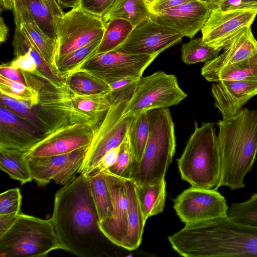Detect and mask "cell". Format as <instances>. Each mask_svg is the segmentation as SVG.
I'll return each instance as SVG.
<instances>
[{
    "label": "cell",
    "mask_w": 257,
    "mask_h": 257,
    "mask_svg": "<svg viewBox=\"0 0 257 257\" xmlns=\"http://www.w3.org/2000/svg\"><path fill=\"white\" fill-rule=\"evenodd\" d=\"M50 218L63 250L80 257L103 253L100 241L105 236L84 175L80 174L56 192Z\"/></svg>",
    "instance_id": "6da1fadb"
},
{
    "label": "cell",
    "mask_w": 257,
    "mask_h": 257,
    "mask_svg": "<svg viewBox=\"0 0 257 257\" xmlns=\"http://www.w3.org/2000/svg\"><path fill=\"white\" fill-rule=\"evenodd\" d=\"M168 240L185 257L257 256V227L227 216L186 223Z\"/></svg>",
    "instance_id": "7a4b0ae2"
},
{
    "label": "cell",
    "mask_w": 257,
    "mask_h": 257,
    "mask_svg": "<svg viewBox=\"0 0 257 257\" xmlns=\"http://www.w3.org/2000/svg\"><path fill=\"white\" fill-rule=\"evenodd\" d=\"M217 124L222 163L218 188H243L245 177L251 170L257 154V109H241Z\"/></svg>",
    "instance_id": "3957f363"
},
{
    "label": "cell",
    "mask_w": 257,
    "mask_h": 257,
    "mask_svg": "<svg viewBox=\"0 0 257 257\" xmlns=\"http://www.w3.org/2000/svg\"><path fill=\"white\" fill-rule=\"evenodd\" d=\"M147 113L148 141L141 159L134 163L130 178L137 185L164 179L176 149L175 127L169 109L156 108Z\"/></svg>",
    "instance_id": "277c9868"
},
{
    "label": "cell",
    "mask_w": 257,
    "mask_h": 257,
    "mask_svg": "<svg viewBox=\"0 0 257 257\" xmlns=\"http://www.w3.org/2000/svg\"><path fill=\"white\" fill-rule=\"evenodd\" d=\"M214 124L195 123L181 157L177 160L181 178L192 186L217 190L222 163Z\"/></svg>",
    "instance_id": "5b68a950"
},
{
    "label": "cell",
    "mask_w": 257,
    "mask_h": 257,
    "mask_svg": "<svg viewBox=\"0 0 257 257\" xmlns=\"http://www.w3.org/2000/svg\"><path fill=\"white\" fill-rule=\"evenodd\" d=\"M62 249L51 220L21 212L13 225L0 237L1 257H42Z\"/></svg>",
    "instance_id": "8992f818"
},
{
    "label": "cell",
    "mask_w": 257,
    "mask_h": 257,
    "mask_svg": "<svg viewBox=\"0 0 257 257\" xmlns=\"http://www.w3.org/2000/svg\"><path fill=\"white\" fill-rule=\"evenodd\" d=\"M137 82L124 89L111 91V105L95 129L79 173L88 175L107 152L120 146L123 141L136 116L125 115L124 112Z\"/></svg>",
    "instance_id": "52a82bcc"
},
{
    "label": "cell",
    "mask_w": 257,
    "mask_h": 257,
    "mask_svg": "<svg viewBox=\"0 0 257 257\" xmlns=\"http://www.w3.org/2000/svg\"><path fill=\"white\" fill-rule=\"evenodd\" d=\"M187 96L174 75L157 71L138 80L124 114L137 116L149 110L177 105Z\"/></svg>",
    "instance_id": "ba28073f"
},
{
    "label": "cell",
    "mask_w": 257,
    "mask_h": 257,
    "mask_svg": "<svg viewBox=\"0 0 257 257\" xmlns=\"http://www.w3.org/2000/svg\"><path fill=\"white\" fill-rule=\"evenodd\" d=\"M33 107L46 125L43 137L76 123H90L97 127L89 117L74 106L71 92L65 82L54 84L47 82L39 91V103Z\"/></svg>",
    "instance_id": "9c48e42d"
},
{
    "label": "cell",
    "mask_w": 257,
    "mask_h": 257,
    "mask_svg": "<svg viewBox=\"0 0 257 257\" xmlns=\"http://www.w3.org/2000/svg\"><path fill=\"white\" fill-rule=\"evenodd\" d=\"M105 26L101 18L79 6L64 13L56 21L57 59L102 38Z\"/></svg>",
    "instance_id": "30bf717a"
},
{
    "label": "cell",
    "mask_w": 257,
    "mask_h": 257,
    "mask_svg": "<svg viewBox=\"0 0 257 257\" xmlns=\"http://www.w3.org/2000/svg\"><path fill=\"white\" fill-rule=\"evenodd\" d=\"M157 56L137 54L116 49L95 54L78 70L88 72L109 85L125 78H140Z\"/></svg>",
    "instance_id": "8fae6325"
},
{
    "label": "cell",
    "mask_w": 257,
    "mask_h": 257,
    "mask_svg": "<svg viewBox=\"0 0 257 257\" xmlns=\"http://www.w3.org/2000/svg\"><path fill=\"white\" fill-rule=\"evenodd\" d=\"M173 207L186 224L227 216L229 206L217 190L192 186L175 198Z\"/></svg>",
    "instance_id": "7c38bea8"
},
{
    "label": "cell",
    "mask_w": 257,
    "mask_h": 257,
    "mask_svg": "<svg viewBox=\"0 0 257 257\" xmlns=\"http://www.w3.org/2000/svg\"><path fill=\"white\" fill-rule=\"evenodd\" d=\"M256 15V10L223 11L213 4L201 30L202 40L209 46L222 50L238 32L250 27Z\"/></svg>",
    "instance_id": "4fadbf2b"
},
{
    "label": "cell",
    "mask_w": 257,
    "mask_h": 257,
    "mask_svg": "<svg viewBox=\"0 0 257 257\" xmlns=\"http://www.w3.org/2000/svg\"><path fill=\"white\" fill-rule=\"evenodd\" d=\"M89 146L67 154L27 159L33 179L40 186H45L52 180L57 184H67L76 177Z\"/></svg>",
    "instance_id": "5bb4252c"
},
{
    "label": "cell",
    "mask_w": 257,
    "mask_h": 257,
    "mask_svg": "<svg viewBox=\"0 0 257 257\" xmlns=\"http://www.w3.org/2000/svg\"><path fill=\"white\" fill-rule=\"evenodd\" d=\"M96 128L90 123H76L43 137L26 151V159L67 154L90 145Z\"/></svg>",
    "instance_id": "9a60e30c"
},
{
    "label": "cell",
    "mask_w": 257,
    "mask_h": 257,
    "mask_svg": "<svg viewBox=\"0 0 257 257\" xmlns=\"http://www.w3.org/2000/svg\"><path fill=\"white\" fill-rule=\"evenodd\" d=\"M183 37L173 28L149 20L135 27L117 49L140 54L158 55L179 43Z\"/></svg>",
    "instance_id": "2e32d148"
},
{
    "label": "cell",
    "mask_w": 257,
    "mask_h": 257,
    "mask_svg": "<svg viewBox=\"0 0 257 257\" xmlns=\"http://www.w3.org/2000/svg\"><path fill=\"white\" fill-rule=\"evenodd\" d=\"M100 172L102 174L110 192L113 212L111 217L99 222V226L108 240L122 247L126 234L129 212L128 179L115 175L108 169Z\"/></svg>",
    "instance_id": "e0dca14e"
},
{
    "label": "cell",
    "mask_w": 257,
    "mask_h": 257,
    "mask_svg": "<svg viewBox=\"0 0 257 257\" xmlns=\"http://www.w3.org/2000/svg\"><path fill=\"white\" fill-rule=\"evenodd\" d=\"M212 5L213 3L205 0H194L152 13L151 20L173 28L191 39L202 28Z\"/></svg>",
    "instance_id": "ac0fdd59"
},
{
    "label": "cell",
    "mask_w": 257,
    "mask_h": 257,
    "mask_svg": "<svg viewBox=\"0 0 257 257\" xmlns=\"http://www.w3.org/2000/svg\"><path fill=\"white\" fill-rule=\"evenodd\" d=\"M13 10L16 28L34 22L49 37L57 40V19L64 12L56 0H14Z\"/></svg>",
    "instance_id": "d6986e66"
},
{
    "label": "cell",
    "mask_w": 257,
    "mask_h": 257,
    "mask_svg": "<svg viewBox=\"0 0 257 257\" xmlns=\"http://www.w3.org/2000/svg\"><path fill=\"white\" fill-rule=\"evenodd\" d=\"M42 137L36 127L0 103V148L26 152Z\"/></svg>",
    "instance_id": "ffe728a7"
},
{
    "label": "cell",
    "mask_w": 257,
    "mask_h": 257,
    "mask_svg": "<svg viewBox=\"0 0 257 257\" xmlns=\"http://www.w3.org/2000/svg\"><path fill=\"white\" fill-rule=\"evenodd\" d=\"M214 105L223 118L235 115L252 97L257 95V80L220 81L211 88Z\"/></svg>",
    "instance_id": "44dd1931"
},
{
    "label": "cell",
    "mask_w": 257,
    "mask_h": 257,
    "mask_svg": "<svg viewBox=\"0 0 257 257\" xmlns=\"http://www.w3.org/2000/svg\"><path fill=\"white\" fill-rule=\"evenodd\" d=\"M257 53V40L250 27L238 32L224 48L222 53L206 62L201 75L208 81L222 69L249 58Z\"/></svg>",
    "instance_id": "7402d4cb"
},
{
    "label": "cell",
    "mask_w": 257,
    "mask_h": 257,
    "mask_svg": "<svg viewBox=\"0 0 257 257\" xmlns=\"http://www.w3.org/2000/svg\"><path fill=\"white\" fill-rule=\"evenodd\" d=\"M127 187L130 198L129 212L127 232L122 247L133 250L137 249L141 243L146 220L140 205L136 183L132 179H128Z\"/></svg>",
    "instance_id": "603a6c76"
},
{
    "label": "cell",
    "mask_w": 257,
    "mask_h": 257,
    "mask_svg": "<svg viewBox=\"0 0 257 257\" xmlns=\"http://www.w3.org/2000/svg\"><path fill=\"white\" fill-rule=\"evenodd\" d=\"M151 15L145 0H114L102 19L106 23L113 19H122L135 27L151 20Z\"/></svg>",
    "instance_id": "cb8c5ba5"
},
{
    "label": "cell",
    "mask_w": 257,
    "mask_h": 257,
    "mask_svg": "<svg viewBox=\"0 0 257 257\" xmlns=\"http://www.w3.org/2000/svg\"><path fill=\"white\" fill-rule=\"evenodd\" d=\"M13 46L16 56L23 55L28 51H30L43 78L49 83L59 84L65 82L66 77L60 74L44 59L29 39L18 28L15 29Z\"/></svg>",
    "instance_id": "d4e9b609"
},
{
    "label": "cell",
    "mask_w": 257,
    "mask_h": 257,
    "mask_svg": "<svg viewBox=\"0 0 257 257\" xmlns=\"http://www.w3.org/2000/svg\"><path fill=\"white\" fill-rule=\"evenodd\" d=\"M71 92L74 106L89 117L97 127L111 105V91L87 95Z\"/></svg>",
    "instance_id": "484cf974"
},
{
    "label": "cell",
    "mask_w": 257,
    "mask_h": 257,
    "mask_svg": "<svg viewBox=\"0 0 257 257\" xmlns=\"http://www.w3.org/2000/svg\"><path fill=\"white\" fill-rule=\"evenodd\" d=\"M136 191L145 219L161 213L166 199L165 179L154 184L137 185Z\"/></svg>",
    "instance_id": "4316f807"
},
{
    "label": "cell",
    "mask_w": 257,
    "mask_h": 257,
    "mask_svg": "<svg viewBox=\"0 0 257 257\" xmlns=\"http://www.w3.org/2000/svg\"><path fill=\"white\" fill-rule=\"evenodd\" d=\"M25 152L0 148V168L11 178L22 184L33 179L28 160L24 157Z\"/></svg>",
    "instance_id": "83f0119b"
},
{
    "label": "cell",
    "mask_w": 257,
    "mask_h": 257,
    "mask_svg": "<svg viewBox=\"0 0 257 257\" xmlns=\"http://www.w3.org/2000/svg\"><path fill=\"white\" fill-rule=\"evenodd\" d=\"M18 28L24 33L44 59L58 72L56 66L57 40L49 37L34 22L23 23Z\"/></svg>",
    "instance_id": "f1b7e54d"
},
{
    "label": "cell",
    "mask_w": 257,
    "mask_h": 257,
    "mask_svg": "<svg viewBox=\"0 0 257 257\" xmlns=\"http://www.w3.org/2000/svg\"><path fill=\"white\" fill-rule=\"evenodd\" d=\"M87 178L90 190L99 217V222L111 217L113 207L106 181L100 172L90 174Z\"/></svg>",
    "instance_id": "f546056e"
},
{
    "label": "cell",
    "mask_w": 257,
    "mask_h": 257,
    "mask_svg": "<svg viewBox=\"0 0 257 257\" xmlns=\"http://www.w3.org/2000/svg\"><path fill=\"white\" fill-rule=\"evenodd\" d=\"M128 21L122 19H113L105 23V30L96 54L116 49L127 39L134 28Z\"/></svg>",
    "instance_id": "4dcf8cb0"
},
{
    "label": "cell",
    "mask_w": 257,
    "mask_h": 257,
    "mask_svg": "<svg viewBox=\"0 0 257 257\" xmlns=\"http://www.w3.org/2000/svg\"><path fill=\"white\" fill-rule=\"evenodd\" d=\"M65 83L72 92L78 95H87L111 91L109 85L105 81L81 70L69 74Z\"/></svg>",
    "instance_id": "1f68e13d"
},
{
    "label": "cell",
    "mask_w": 257,
    "mask_h": 257,
    "mask_svg": "<svg viewBox=\"0 0 257 257\" xmlns=\"http://www.w3.org/2000/svg\"><path fill=\"white\" fill-rule=\"evenodd\" d=\"M102 38L58 58L56 66L58 72L67 77L69 74L78 70L87 60L96 53Z\"/></svg>",
    "instance_id": "d6a6232c"
},
{
    "label": "cell",
    "mask_w": 257,
    "mask_h": 257,
    "mask_svg": "<svg viewBox=\"0 0 257 257\" xmlns=\"http://www.w3.org/2000/svg\"><path fill=\"white\" fill-rule=\"evenodd\" d=\"M241 80H257V53L220 70L210 82Z\"/></svg>",
    "instance_id": "836d02e7"
},
{
    "label": "cell",
    "mask_w": 257,
    "mask_h": 257,
    "mask_svg": "<svg viewBox=\"0 0 257 257\" xmlns=\"http://www.w3.org/2000/svg\"><path fill=\"white\" fill-rule=\"evenodd\" d=\"M149 133V126L147 112L136 116L128 131L135 162H139L142 157L148 141Z\"/></svg>",
    "instance_id": "e575fe53"
},
{
    "label": "cell",
    "mask_w": 257,
    "mask_h": 257,
    "mask_svg": "<svg viewBox=\"0 0 257 257\" xmlns=\"http://www.w3.org/2000/svg\"><path fill=\"white\" fill-rule=\"evenodd\" d=\"M221 50L205 44L202 38H197L182 45L181 59L189 65L207 62L217 57Z\"/></svg>",
    "instance_id": "d590c367"
},
{
    "label": "cell",
    "mask_w": 257,
    "mask_h": 257,
    "mask_svg": "<svg viewBox=\"0 0 257 257\" xmlns=\"http://www.w3.org/2000/svg\"><path fill=\"white\" fill-rule=\"evenodd\" d=\"M0 103L4 105L19 117L29 122L43 134L46 130V125L37 111L28 104L9 97L0 93Z\"/></svg>",
    "instance_id": "8d00e7d4"
},
{
    "label": "cell",
    "mask_w": 257,
    "mask_h": 257,
    "mask_svg": "<svg viewBox=\"0 0 257 257\" xmlns=\"http://www.w3.org/2000/svg\"><path fill=\"white\" fill-rule=\"evenodd\" d=\"M0 93L24 102L33 107L39 103V92L0 75Z\"/></svg>",
    "instance_id": "74e56055"
},
{
    "label": "cell",
    "mask_w": 257,
    "mask_h": 257,
    "mask_svg": "<svg viewBox=\"0 0 257 257\" xmlns=\"http://www.w3.org/2000/svg\"><path fill=\"white\" fill-rule=\"evenodd\" d=\"M227 214L230 219L257 227V193L244 202L231 203Z\"/></svg>",
    "instance_id": "f35d334b"
},
{
    "label": "cell",
    "mask_w": 257,
    "mask_h": 257,
    "mask_svg": "<svg viewBox=\"0 0 257 257\" xmlns=\"http://www.w3.org/2000/svg\"><path fill=\"white\" fill-rule=\"evenodd\" d=\"M135 162V157L127 133L120 146L116 163L108 170L115 175L130 179Z\"/></svg>",
    "instance_id": "ab89813d"
},
{
    "label": "cell",
    "mask_w": 257,
    "mask_h": 257,
    "mask_svg": "<svg viewBox=\"0 0 257 257\" xmlns=\"http://www.w3.org/2000/svg\"><path fill=\"white\" fill-rule=\"evenodd\" d=\"M22 196L19 188H15L1 193L0 214L21 213Z\"/></svg>",
    "instance_id": "60d3db41"
},
{
    "label": "cell",
    "mask_w": 257,
    "mask_h": 257,
    "mask_svg": "<svg viewBox=\"0 0 257 257\" xmlns=\"http://www.w3.org/2000/svg\"><path fill=\"white\" fill-rule=\"evenodd\" d=\"M10 65L21 71L31 73L43 78L29 51L23 55L16 56Z\"/></svg>",
    "instance_id": "b9f144b4"
},
{
    "label": "cell",
    "mask_w": 257,
    "mask_h": 257,
    "mask_svg": "<svg viewBox=\"0 0 257 257\" xmlns=\"http://www.w3.org/2000/svg\"><path fill=\"white\" fill-rule=\"evenodd\" d=\"M114 0H80L79 6L85 11L102 18Z\"/></svg>",
    "instance_id": "7bdbcfd3"
},
{
    "label": "cell",
    "mask_w": 257,
    "mask_h": 257,
    "mask_svg": "<svg viewBox=\"0 0 257 257\" xmlns=\"http://www.w3.org/2000/svg\"><path fill=\"white\" fill-rule=\"evenodd\" d=\"M214 4L223 11L256 10L257 0H222Z\"/></svg>",
    "instance_id": "ee69618b"
},
{
    "label": "cell",
    "mask_w": 257,
    "mask_h": 257,
    "mask_svg": "<svg viewBox=\"0 0 257 257\" xmlns=\"http://www.w3.org/2000/svg\"><path fill=\"white\" fill-rule=\"evenodd\" d=\"M119 149L120 146L107 152L103 156L97 166L89 175L93 173L100 172L104 169H108L112 166L117 161Z\"/></svg>",
    "instance_id": "f6af8a7d"
},
{
    "label": "cell",
    "mask_w": 257,
    "mask_h": 257,
    "mask_svg": "<svg viewBox=\"0 0 257 257\" xmlns=\"http://www.w3.org/2000/svg\"><path fill=\"white\" fill-rule=\"evenodd\" d=\"M0 75L9 80L26 85L25 79L22 72L12 67L10 64L3 63L1 65Z\"/></svg>",
    "instance_id": "bcb514c9"
},
{
    "label": "cell",
    "mask_w": 257,
    "mask_h": 257,
    "mask_svg": "<svg viewBox=\"0 0 257 257\" xmlns=\"http://www.w3.org/2000/svg\"><path fill=\"white\" fill-rule=\"evenodd\" d=\"M194 0H155L149 7L152 14L171 8Z\"/></svg>",
    "instance_id": "7dc6e473"
},
{
    "label": "cell",
    "mask_w": 257,
    "mask_h": 257,
    "mask_svg": "<svg viewBox=\"0 0 257 257\" xmlns=\"http://www.w3.org/2000/svg\"><path fill=\"white\" fill-rule=\"evenodd\" d=\"M20 213H12L0 214V237L11 228Z\"/></svg>",
    "instance_id": "c3c4849f"
},
{
    "label": "cell",
    "mask_w": 257,
    "mask_h": 257,
    "mask_svg": "<svg viewBox=\"0 0 257 257\" xmlns=\"http://www.w3.org/2000/svg\"><path fill=\"white\" fill-rule=\"evenodd\" d=\"M138 80V78H125L114 82L109 84V86L111 91H116L128 87L137 82Z\"/></svg>",
    "instance_id": "681fc988"
},
{
    "label": "cell",
    "mask_w": 257,
    "mask_h": 257,
    "mask_svg": "<svg viewBox=\"0 0 257 257\" xmlns=\"http://www.w3.org/2000/svg\"><path fill=\"white\" fill-rule=\"evenodd\" d=\"M9 34V28L6 25L4 19L2 17L0 20V41L1 43L5 42L8 37Z\"/></svg>",
    "instance_id": "f907efd6"
},
{
    "label": "cell",
    "mask_w": 257,
    "mask_h": 257,
    "mask_svg": "<svg viewBox=\"0 0 257 257\" xmlns=\"http://www.w3.org/2000/svg\"><path fill=\"white\" fill-rule=\"evenodd\" d=\"M60 6L74 8L79 6L80 0H56Z\"/></svg>",
    "instance_id": "816d5d0a"
},
{
    "label": "cell",
    "mask_w": 257,
    "mask_h": 257,
    "mask_svg": "<svg viewBox=\"0 0 257 257\" xmlns=\"http://www.w3.org/2000/svg\"><path fill=\"white\" fill-rule=\"evenodd\" d=\"M1 10H11L14 8V0H0Z\"/></svg>",
    "instance_id": "f5cc1de1"
},
{
    "label": "cell",
    "mask_w": 257,
    "mask_h": 257,
    "mask_svg": "<svg viewBox=\"0 0 257 257\" xmlns=\"http://www.w3.org/2000/svg\"><path fill=\"white\" fill-rule=\"evenodd\" d=\"M145 1L148 7H149L155 1V0H145Z\"/></svg>",
    "instance_id": "db71d44e"
},
{
    "label": "cell",
    "mask_w": 257,
    "mask_h": 257,
    "mask_svg": "<svg viewBox=\"0 0 257 257\" xmlns=\"http://www.w3.org/2000/svg\"><path fill=\"white\" fill-rule=\"evenodd\" d=\"M222 1V0H208V2H209L210 3H212L213 4H215L219 1Z\"/></svg>",
    "instance_id": "11a10c76"
},
{
    "label": "cell",
    "mask_w": 257,
    "mask_h": 257,
    "mask_svg": "<svg viewBox=\"0 0 257 257\" xmlns=\"http://www.w3.org/2000/svg\"><path fill=\"white\" fill-rule=\"evenodd\" d=\"M205 1H208V0H205Z\"/></svg>",
    "instance_id": "9f6ffc18"
}]
</instances>
